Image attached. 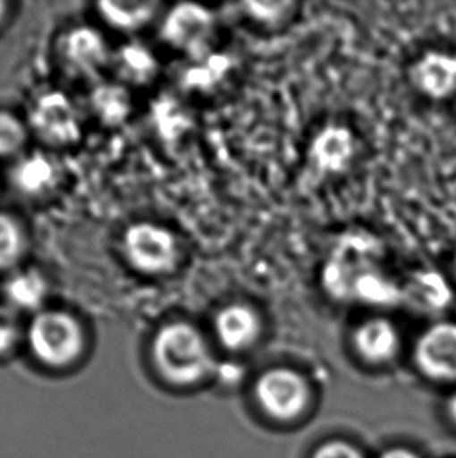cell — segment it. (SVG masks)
<instances>
[{"label":"cell","mask_w":456,"mask_h":458,"mask_svg":"<svg viewBox=\"0 0 456 458\" xmlns=\"http://www.w3.org/2000/svg\"><path fill=\"white\" fill-rule=\"evenodd\" d=\"M154 359L165 377L175 384L198 382L215 366L204 336L188 322H171L158 330Z\"/></svg>","instance_id":"obj_1"},{"label":"cell","mask_w":456,"mask_h":458,"mask_svg":"<svg viewBox=\"0 0 456 458\" xmlns=\"http://www.w3.org/2000/svg\"><path fill=\"white\" fill-rule=\"evenodd\" d=\"M380 254V242L374 236L367 233L342 236L322 267V286L328 296L349 302L353 282L364 269L376 265Z\"/></svg>","instance_id":"obj_2"},{"label":"cell","mask_w":456,"mask_h":458,"mask_svg":"<svg viewBox=\"0 0 456 458\" xmlns=\"http://www.w3.org/2000/svg\"><path fill=\"white\" fill-rule=\"evenodd\" d=\"M29 343L33 353L44 363L66 365L80 353V324L62 310L38 311L29 327Z\"/></svg>","instance_id":"obj_3"},{"label":"cell","mask_w":456,"mask_h":458,"mask_svg":"<svg viewBox=\"0 0 456 458\" xmlns=\"http://www.w3.org/2000/svg\"><path fill=\"white\" fill-rule=\"evenodd\" d=\"M123 250L131 267L146 274L167 273L179 259L175 236L158 224L130 225L123 235Z\"/></svg>","instance_id":"obj_4"},{"label":"cell","mask_w":456,"mask_h":458,"mask_svg":"<svg viewBox=\"0 0 456 458\" xmlns=\"http://www.w3.org/2000/svg\"><path fill=\"white\" fill-rule=\"evenodd\" d=\"M257 396L266 411L277 418H292L307 405L308 390L303 378L290 369H272L261 376Z\"/></svg>","instance_id":"obj_5"},{"label":"cell","mask_w":456,"mask_h":458,"mask_svg":"<svg viewBox=\"0 0 456 458\" xmlns=\"http://www.w3.org/2000/svg\"><path fill=\"white\" fill-rule=\"evenodd\" d=\"M414 359L433 378H456V322H438L420 335Z\"/></svg>","instance_id":"obj_6"},{"label":"cell","mask_w":456,"mask_h":458,"mask_svg":"<svg viewBox=\"0 0 456 458\" xmlns=\"http://www.w3.org/2000/svg\"><path fill=\"white\" fill-rule=\"evenodd\" d=\"M414 87L433 100H443L456 93V55L426 52L410 69Z\"/></svg>","instance_id":"obj_7"},{"label":"cell","mask_w":456,"mask_h":458,"mask_svg":"<svg viewBox=\"0 0 456 458\" xmlns=\"http://www.w3.org/2000/svg\"><path fill=\"white\" fill-rule=\"evenodd\" d=\"M31 124L49 143H68L79 137L74 108L62 94H50L39 100L31 114Z\"/></svg>","instance_id":"obj_8"},{"label":"cell","mask_w":456,"mask_h":458,"mask_svg":"<svg viewBox=\"0 0 456 458\" xmlns=\"http://www.w3.org/2000/svg\"><path fill=\"white\" fill-rule=\"evenodd\" d=\"M213 29V14L204 6H175L165 22V37L180 49H198L210 37Z\"/></svg>","instance_id":"obj_9"},{"label":"cell","mask_w":456,"mask_h":458,"mask_svg":"<svg viewBox=\"0 0 456 458\" xmlns=\"http://www.w3.org/2000/svg\"><path fill=\"white\" fill-rule=\"evenodd\" d=\"M215 330L223 346L230 351H241L258 338L261 330L259 316L246 304H230L217 311Z\"/></svg>","instance_id":"obj_10"},{"label":"cell","mask_w":456,"mask_h":458,"mask_svg":"<svg viewBox=\"0 0 456 458\" xmlns=\"http://www.w3.org/2000/svg\"><path fill=\"white\" fill-rule=\"evenodd\" d=\"M355 154V140L341 125H328L316 135L309 157L322 173H341Z\"/></svg>","instance_id":"obj_11"},{"label":"cell","mask_w":456,"mask_h":458,"mask_svg":"<svg viewBox=\"0 0 456 458\" xmlns=\"http://www.w3.org/2000/svg\"><path fill=\"white\" fill-rule=\"evenodd\" d=\"M399 341L394 324L384 318L366 319L353 334V344L358 353L372 363L393 359L399 349Z\"/></svg>","instance_id":"obj_12"},{"label":"cell","mask_w":456,"mask_h":458,"mask_svg":"<svg viewBox=\"0 0 456 458\" xmlns=\"http://www.w3.org/2000/svg\"><path fill=\"white\" fill-rule=\"evenodd\" d=\"M63 52L66 62L81 74H94L99 71L108 55L102 35L88 27L71 31L63 44Z\"/></svg>","instance_id":"obj_13"},{"label":"cell","mask_w":456,"mask_h":458,"mask_svg":"<svg viewBox=\"0 0 456 458\" xmlns=\"http://www.w3.org/2000/svg\"><path fill=\"white\" fill-rule=\"evenodd\" d=\"M453 301V292L443 274L419 271L403 286V302L426 311H441Z\"/></svg>","instance_id":"obj_14"},{"label":"cell","mask_w":456,"mask_h":458,"mask_svg":"<svg viewBox=\"0 0 456 458\" xmlns=\"http://www.w3.org/2000/svg\"><path fill=\"white\" fill-rule=\"evenodd\" d=\"M350 301L376 307H393L403 302V286L389 279L378 265L364 269L351 285Z\"/></svg>","instance_id":"obj_15"},{"label":"cell","mask_w":456,"mask_h":458,"mask_svg":"<svg viewBox=\"0 0 456 458\" xmlns=\"http://www.w3.org/2000/svg\"><path fill=\"white\" fill-rule=\"evenodd\" d=\"M47 294V284L43 274L35 269H24L6 280L5 296L10 304L21 310H37Z\"/></svg>","instance_id":"obj_16"},{"label":"cell","mask_w":456,"mask_h":458,"mask_svg":"<svg viewBox=\"0 0 456 458\" xmlns=\"http://www.w3.org/2000/svg\"><path fill=\"white\" fill-rule=\"evenodd\" d=\"M152 2H102L100 16L119 30H136L148 24L155 14Z\"/></svg>","instance_id":"obj_17"},{"label":"cell","mask_w":456,"mask_h":458,"mask_svg":"<svg viewBox=\"0 0 456 458\" xmlns=\"http://www.w3.org/2000/svg\"><path fill=\"white\" fill-rule=\"evenodd\" d=\"M54 166L52 161L41 155H33L27 160L21 161V165L14 171V180L21 186V190L27 192H37L49 186L54 180Z\"/></svg>","instance_id":"obj_18"},{"label":"cell","mask_w":456,"mask_h":458,"mask_svg":"<svg viewBox=\"0 0 456 458\" xmlns=\"http://www.w3.org/2000/svg\"><path fill=\"white\" fill-rule=\"evenodd\" d=\"M24 233L18 221L0 211V269H8L24 254Z\"/></svg>","instance_id":"obj_19"},{"label":"cell","mask_w":456,"mask_h":458,"mask_svg":"<svg viewBox=\"0 0 456 458\" xmlns=\"http://www.w3.org/2000/svg\"><path fill=\"white\" fill-rule=\"evenodd\" d=\"M27 141V127L10 112H0V157L16 154Z\"/></svg>","instance_id":"obj_20"},{"label":"cell","mask_w":456,"mask_h":458,"mask_svg":"<svg viewBox=\"0 0 456 458\" xmlns=\"http://www.w3.org/2000/svg\"><path fill=\"white\" fill-rule=\"evenodd\" d=\"M19 321L12 307L0 305V353L10 351L18 341Z\"/></svg>","instance_id":"obj_21"},{"label":"cell","mask_w":456,"mask_h":458,"mask_svg":"<svg viewBox=\"0 0 456 458\" xmlns=\"http://www.w3.org/2000/svg\"><path fill=\"white\" fill-rule=\"evenodd\" d=\"M313 458H363L355 447L349 446L341 441L327 443L315 454Z\"/></svg>","instance_id":"obj_22"},{"label":"cell","mask_w":456,"mask_h":458,"mask_svg":"<svg viewBox=\"0 0 456 458\" xmlns=\"http://www.w3.org/2000/svg\"><path fill=\"white\" fill-rule=\"evenodd\" d=\"M382 458H418V455L410 453L407 449H393L384 454Z\"/></svg>","instance_id":"obj_23"},{"label":"cell","mask_w":456,"mask_h":458,"mask_svg":"<svg viewBox=\"0 0 456 458\" xmlns=\"http://www.w3.org/2000/svg\"><path fill=\"white\" fill-rule=\"evenodd\" d=\"M451 413L453 416V420L456 421V396L451 401Z\"/></svg>","instance_id":"obj_24"},{"label":"cell","mask_w":456,"mask_h":458,"mask_svg":"<svg viewBox=\"0 0 456 458\" xmlns=\"http://www.w3.org/2000/svg\"><path fill=\"white\" fill-rule=\"evenodd\" d=\"M6 4L5 2H0V21H2V19L5 18V14H6Z\"/></svg>","instance_id":"obj_25"},{"label":"cell","mask_w":456,"mask_h":458,"mask_svg":"<svg viewBox=\"0 0 456 458\" xmlns=\"http://www.w3.org/2000/svg\"><path fill=\"white\" fill-rule=\"evenodd\" d=\"M453 273H455V277H456V255H455V260H453Z\"/></svg>","instance_id":"obj_26"}]
</instances>
